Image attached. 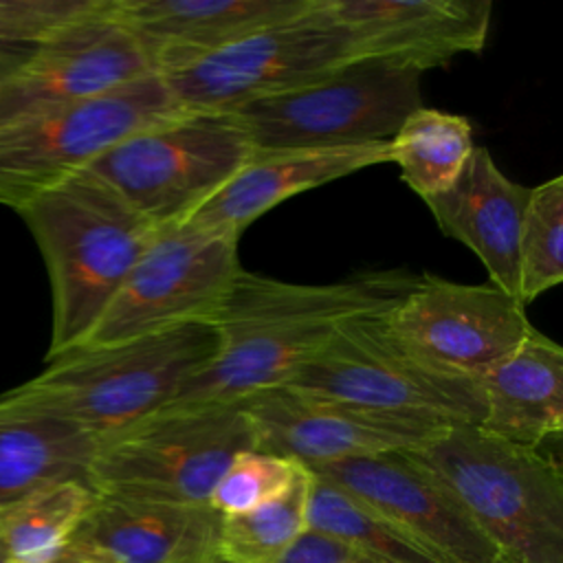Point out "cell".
<instances>
[{
    "label": "cell",
    "mask_w": 563,
    "mask_h": 563,
    "mask_svg": "<svg viewBox=\"0 0 563 563\" xmlns=\"http://www.w3.org/2000/svg\"><path fill=\"white\" fill-rule=\"evenodd\" d=\"M95 0H0V86L7 84L62 24Z\"/></svg>",
    "instance_id": "28"
},
{
    "label": "cell",
    "mask_w": 563,
    "mask_h": 563,
    "mask_svg": "<svg viewBox=\"0 0 563 563\" xmlns=\"http://www.w3.org/2000/svg\"><path fill=\"white\" fill-rule=\"evenodd\" d=\"M277 563H376L352 545L317 530H306Z\"/></svg>",
    "instance_id": "30"
},
{
    "label": "cell",
    "mask_w": 563,
    "mask_h": 563,
    "mask_svg": "<svg viewBox=\"0 0 563 563\" xmlns=\"http://www.w3.org/2000/svg\"><path fill=\"white\" fill-rule=\"evenodd\" d=\"M99 440L0 396V515L31 493L68 479L88 484Z\"/></svg>",
    "instance_id": "22"
},
{
    "label": "cell",
    "mask_w": 563,
    "mask_h": 563,
    "mask_svg": "<svg viewBox=\"0 0 563 563\" xmlns=\"http://www.w3.org/2000/svg\"><path fill=\"white\" fill-rule=\"evenodd\" d=\"M519 299L528 306L563 282V176L530 189L517 240Z\"/></svg>",
    "instance_id": "27"
},
{
    "label": "cell",
    "mask_w": 563,
    "mask_h": 563,
    "mask_svg": "<svg viewBox=\"0 0 563 563\" xmlns=\"http://www.w3.org/2000/svg\"><path fill=\"white\" fill-rule=\"evenodd\" d=\"M484 431L543 449L563 431V347L537 328L479 376Z\"/></svg>",
    "instance_id": "21"
},
{
    "label": "cell",
    "mask_w": 563,
    "mask_h": 563,
    "mask_svg": "<svg viewBox=\"0 0 563 563\" xmlns=\"http://www.w3.org/2000/svg\"><path fill=\"white\" fill-rule=\"evenodd\" d=\"M347 31L358 59H383L413 70L479 53L490 29V0H325Z\"/></svg>",
    "instance_id": "16"
},
{
    "label": "cell",
    "mask_w": 563,
    "mask_h": 563,
    "mask_svg": "<svg viewBox=\"0 0 563 563\" xmlns=\"http://www.w3.org/2000/svg\"><path fill=\"white\" fill-rule=\"evenodd\" d=\"M284 387L442 429L482 424L479 380L453 374L411 350L385 312L345 321Z\"/></svg>",
    "instance_id": "6"
},
{
    "label": "cell",
    "mask_w": 563,
    "mask_h": 563,
    "mask_svg": "<svg viewBox=\"0 0 563 563\" xmlns=\"http://www.w3.org/2000/svg\"><path fill=\"white\" fill-rule=\"evenodd\" d=\"M422 103V73L383 59H352L299 88L231 114L255 154L387 143Z\"/></svg>",
    "instance_id": "7"
},
{
    "label": "cell",
    "mask_w": 563,
    "mask_h": 563,
    "mask_svg": "<svg viewBox=\"0 0 563 563\" xmlns=\"http://www.w3.org/2000/svg\"><path fill=\"white\" fill-rule=\"evenodd\" d=\"M194 563H229V561L222 559L220 554H211V556H207V559H202V561H194Z\"/></svg>",
    "instance_id": "32"
},
{
    "label": "cell",
    "mask_w": 563,
    "mask_h": 563,
    "mask_svg": "<svg viewBox=\"0 0 563 563\" xmlns=\"http://www.w3.org/2000/svg\"><path fill=\"white\" fill-rule=\"evenodd\" d=\"M308 471L336 484L446 563H493L499 556L446 484L411 451L354 457Z\"/></svg>",
    "instance_id": "15"
},
{
    "label": "cell",
    "mask_w": 563,
    "mask_h": 563,
    "mask_svg": "<svg viewBox=\"0 0 563 563\" xmlns=\"http://www.w3.org/2000/svg\"><path fill=\"white\" fill-rule=\"evenodd\" d=\"M220 523L211 506L97 495L64 548L90 563H194L218 554Z\"/></svg>",
    "instance_id": "17"
},
{
    "label": "cell",
    "mask_w": 563,
    "mask_h": 563,
    "mask_svg": "<svg viewBox=\"0 0 563 563\" xmlns=\"http://www.w3.org/2000/svg\"><path fill=\"white\" fill-rule=\"evenodd\" d=\"M416 279L405 268H372L295 284L242 268L207 317L218 332L216 356L174 402H242L284 387L345 321L389 310Z\"/></svg>",
    "instance_id": "1"
},
{
    "label": "cell",
    "mask_w": 563,
    "mask_h": 563,
    "mask_svg": "<svg viewBox=\"0 0 563 563\" xmlns=\"http://www.w3.org/2000/svg\"><path fill=\"white\" fill-rule=\"evenodd\" d=\"M310 475L308 530L334 537L376 563H446L336 484Z\"/></svg>",
    "instance_id": "24"
},
{
    "label": "cell",
    "mask_w": 563,
    "mask_h": 563,
    "mask_svg": "<svg viewBox=\"0 0 563 563\" xmlns=\"http://www.w3.org/2000/svg\"><path fill=\"white\" fill-rule=\"evenodd\" d=\"M242 402L253 422L257 449L295 460L306 468L418 451L444 431L422 420L323 400L288 387L266 389Z\"/></svg>",
    "instance_id": "14"
},
{
    "label": "cell",
    "mask_w": 563,
    "mask_h": 563,
    "mask_svg": "<svg viewBox=\"0 0 563 563\" xmlns=\"http://www.w3.org/2000/svg\"><path fill=\"white\" fill-rule=\"evenodd\" d=\"M253 145L231 112H183L92 161L95 174L156 227L187 220L249 158Z\"/></svg>",
    "instance_id": "8"
},
{
    "label": "cell",
    "mask_w": 563,
    "mask_h": 563,
    "mask_svg": "<svg viewBox=\"0 0 563 563\" xmlns=\"http://www.w3.org/2000/svg\"><path fill=\"white\" fill-rule=\"evenodd\" d=\"M299 462L260 449L238 453L218 479L209 506L222 517L249 512L277 497L299 471Z\"/></svg>",
    "instance_id": "29"
},
{
    "label": "cell",
    "mask_w": 563,
    "mask_h": 563,
    "mask_svg": "<svg viewBox=\"0 0 563 563\" xmlns=\"http://www.w3.org/2000/svg\"><path fill=\"white\" fill-rule=\"evenodd\" d=\"M240 271L238 238L189 220L158 227L77 350L119 345L207 321Z\"/></svg>",
    "instance_id": "11"
},
{
    "label": "cell",
    "mask_w": 563,
    "mask_h": 563,
    "mask_svg": "<svg viewBox=\"0 0 563 563\" xmlns=\"http://www.w3.org/2000/svg\"><path fill=\"white\" fill-rule=\"evenodd\" d=\"M475 147L466 117L438 108H416L387 141L389 163L422 200L446 191L462 174Z\"/></svg>",
    "instance_id": "23"
},
{
    "label": "cell",
    "mask_w": 563,
    "mask_h": 563,
    "mask_svg": "<svg viewBox=\"0 0 563 563\" xmlns=\"http://www.w3.org/2000/svg\"><path fill=\"white\" fill-rule=\"evenodd\" d=\"M97 493L79 479L44 486L0 515V545L15 563H44L70 539Z\"/></svg>",
    "instance_id": "25"
},
{
    "label": "cell",
    "mask_w": 563,
    "mask_h": 563,
    "mask_svg": "<svg viewBox=\"0 0 563 563\" xmlns=\"http://www.w3.org/2000/svg\"><path fill=\"white\" fill-rule=\"evenodd\" d=\"M257 449L244 402H174L103 440L88 468L97 495L209 506L231 464Z\"/></svg>",
    "instance_id": "5"
},
{
    "label": "cell",
    "mask_w": 563,
    "mask_h": 563,
    "mask_svg": "<svg viewBox=\"0 0 563 563\" xmlns=\"http://www.w3.org/2000/svg\"><path fill=\"white\" fill-rule=\"evenodd\" d=\"M530 189L510 180L484 145H475L457 180L424 198L446 238L462 242L484 264L490 284L519 299L517 240Z\"/></svg>",
    "instance_id": "19"
},
{
    "label": "cell",
    "mask_w": 563,
    "mask_h": 563,
    "mask_svg": "<svg viewBox=\"0 0 563 563\" xmlns=\"http://www.w3.org/2000/svg\"><path fill=\"white\" fill-rule=\"evenodd\" d=\"M44 563H90V561H86V559L77 556L75 552H70V550L62 548L53 559H48V561H44Z\"/></svg>",
    "instance_id": "31"
},
{
    "label": "cell",
    "mask_w": 563,
    "mask_h": 563,
    "mask_svg": "<svg viewBox=\"0 0 563 563\" xmlns=\"http://www.w3.org/2000/svg\"><path fill=\"white\" fill-rule=\"evenodd\" d=\"M218 352L211 321H191L134 341L84 347L0 396L22 409L66 420L99 444L169 407Z\"/></svg>",
    "instance_id": "3"
},
{
    "label": "cell",
    "mask_w": 563,
    "mask_h": 563,
    "mask_svg": "<svg viewBox=\"0 0 563 563\" xmlns=\"http://www.w3.org/2000/svg\"><path fill=\"white\" fill-rule=\"evenodd\" d=\"M0 563H15L9 554H7V550L0 545Z\"/></svg>",
    "instance_id": "33"
},
{
    "label": "cell",
    "mask_w": 563,
    "mask_h": 563,
    "mask_svg": "<svg viewBox=\"0 0 563 563\" xmlns=\"http://www.w3.org/2000/svg\"><path fill=\"white\" fill-rule=\"evenodd\" d=\"M156 73L103 95L0 123V205L20 209L123 139L183 114Z\"/></svg>",
    "instance_id": "9"
},
{
    "label": "cell",
    "mask_w": 563,
    "mask_h": 563,
    "mask_svg": "<svg viewBox=\"0 0 563 563\" xmlns=\"http://www.w3.org/2000/svg\"><path fill=\"white\" fill-rule=\"evenodd\" d=\"M385 321L431 363L475 380L534 330L526 303L495 284H462L431 273L385 310Z\"/></svg>",
    "instance_id": "12"
},
{
    "label": "cell",
    "mask_w": 563,
    "mask_h": 563,
    "mask_svg": "<svg viewBox=\"0 0 563 563\" xmlns=\"http://www.w3.org/2000/svg\"><path fill=\"white\" fill-rule=\"evenodd\" d=\"M389 163L387 143L255 154L187 220L240 240L279 202L372 165Z\"/></svg>",
    "instance_id": "20"
},
{
    "label": "cell",
    "mask_w": 563,
    "mask_h": 563,
    "mask_svg": "<svg viewBox=\"0 0 563 563\" xmlns=\"http://www.w3.org/2000/svg\"><path fill=\"white\" fill-rule=\"evenodd\" d=\"M314 0H110L152 73L169 75L264 26L306 13Z\"/></svg>",
    "instance_id": "18"
},
{
    "label": "cell",
    "mask_w": 563,
    "mask_h": 563,
    "mask_svg": "<svg viewBox=\"0 0 563 563\" xmlns=\"http://www.w3.org/2000/svg\"><path fill=\"white\" fill-rule=\"evenodd\" d=\"M499 554L519 563H563V473L530 449L477 424L444 429L418 451Z\"/></svg>",
    "instance_id": "4"
},
{
    "label": "cell",
    "mask_w": 563,
    "mask_h": 563,
    "mask_svg": "<svg viewBox=\"0 0 563 563\" xmlns=\"http://www.w3.org/2000/svg\"><path fill=\"white\" fill-rule=\"evenodd\" d=\"M358 59L325 0L286 22L253 31L189 66L161 75L183 110L233 112Z\"/></svg>",
    "instance_id": "10"
},
{
    "label": "cell",
    "mask_w": 563,
    "mask_h": 563,
    "mask_svg": "<svg viewBox=\"0 0 563 563\" xmlns=\"http://www.w3.org/2000/svg\"><path fill=\"white\" fill-rule=\"evenodd\" d=\"M493 563H519V561H515V559H510V556H506V554H499Z\"/></svg>",
    "instance_id": "34"
},
{
    "label": "cell",
    "mask_w": 563,
    "mask_h": 563,
    "mask_svg": "<svg viewBox=\"0 0 563 563\" xmlns=\"http://www.w3.org/2000/svg\"><path fill=\"white\" fill-rule=\"evenodd\" d=\"M310 479L301 464L277 497L249 512L222 517L218 554L229 563H277L308 530Z\"/></svg>",
    "instance_id": "26"
},
{
    "label": "cell",
    "mask_w": 563,
    "mask_h": 563,
    "mask_svg": "<svg viewBox=\"0 0 563 563\" xmlns=\"http://www.w3.org/2000/svg\"><path fill=\"white\" fill-rule=\"evenodd\" d=\"M150 73L143 48L110 13V0H95L0 86V123L103 95Z\"/></svg>",
    "instance_id": "13"
},
{
    "label": "cell",
    "mask_w": 563,
    "mask_h": 563,
    "mask_svg": "<svg viewBox=\"0 0 563 563\" xmlns=\"http://www.w3.org/2000/svg\"><path fill=\"white\" fill-rule=\"evenodd\" d=\"M15 211L48 271L53 323L46 361H53L84 345L158 227L86 169Z\"/></svg>",
    "instance_id": "2"
}]
</instances>
